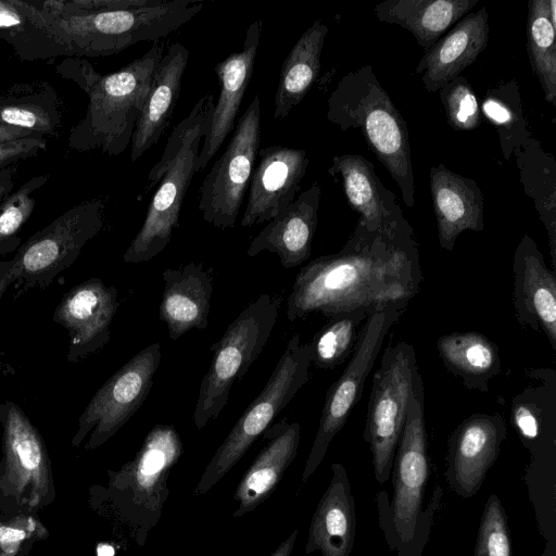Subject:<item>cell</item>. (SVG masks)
Masks as SVG:
<instances>
[{
	"mask_svg": "<svg viewBox=\"0 0 556 556\" xmlns=\"http://www.w3.org/2000/svg\"><path fill=\"white\" fill-rule=\"evenodd\" d=\"M422 275L409 223L377 231L357 222L342 249L304 265L287 300L290 321L313 313L331 317L357 308L409 302Z\"/></svg>",
	"mask_w": 556,
	"mask_h": 556,
	"instance_id": "obj_1",
	"label": "cell"
},
{
	"mask_svg": "<svg viewBox=\"0 0 556 556\" xmlns=\"http://www.w3.org/2000/svg\"><path fill=\"white\" fill-rule=\"evenodd\" d=\"M391 501L384 491L377 493L379 525L384 539L397 556H420L441 504L442 490L433 491L427 510L422 497L429 477L425 388L418 366L414 370L407 414L392 466Z\"/></svg>",
	"mask_w": 556,
	"mask_h": 556,
	"instance_id": "obj_2",
	"label": "cell"
},
{
	"mask_svg": "<svg viewBox=\"0 0 556 556\" xmlns=\"http://www.w3.org/2000/svg\"><path fill=\"white\" fill-rule=\"evenodd\" d=\"M182 454L179 433L170 425H156L135 457L118 470H108V483L89 489V506L99 515L125 525L143 546L157 523L169 495L167 479Z\"/></svg>",
	"mask_w": 556,
	"mask_h": 556,
	"instance_id": "obj_3",
	"label": "cell"
},
{
	"mask_svg": "<svg viewBox=\"0 0 556 556\" xmlns=\"http://www.w3.org/2000/svg\"><path fill=\"white\" fill-rule=\"evenodd\" d=\"M327 118L340 130L358 129L400 188L405 205L415 204L408 128L370 65L340 78L327 101Z\"/></svg>",
	"mask_w": 556,
	"mask_h": 556,
	"instance_id": "obj_4",
	"label": "cell"
},
{
	"mask_svg": "<svg viewBox=\"0 0 556 556\" xmlns=\"http://www.w3.org/2000/svg\"><path fill=\"white\" fill-rule=\"evenodd\" d=\"M163 50V45L155 43L118 71L100 76L87 93L89 103L85 117L70 132V148L101 150L113 156L127 149Z\"/></svg>",
	"mask_w": 556,
	"mask_h": 556,
	"instance_id": "obj_5",
	"label": "cell"
},
{
	"mask_svg": "<svg viewBox=\"0 0 556 556\" xmlns=\"http://www.w3.org/2000/svg\"><path fill=\"white\" fill-rule=\"evenodd\" d=\"M203 5L202 1L151 0L135 9L48 14L66 35L73 56L96 58L164 38L192 20Z\"/></svg>",
	"mask_w": 556,
	"mask_h": 556,
	"instance_id": "obj_6",
	"label": "cell"
},
{
	"mask_svg": "<svg viewBox=\"0 0 556 556\" xmlns=\"http://www.w3.org/2000/svg\"><path fill=\"white\" fill-rule=\"evenodd\" d=\"M104 203L93 199L77 204L18 247L16 254L0 267V307L12 289L18 295L43 289L71 267L84 247L103 227Z\"/></svg>",
	"mask_w": 556,
	"mask_h": 556,
	"instance_id": "obj_7",
	"label": "cell"
},
{
	"mask_svg": "<svg viewBox=\"0 0 556 556\" xmlns=\"http://www.w3.org/2000/svg\"><path fill=\"white\" fill-rule=\"evenodd\" d=\"M312 353L309 342L294 333L267 383L239 417L204 469L193 494L205 495L220 481L263 434L275 417L308 381Z\"/></svg>",
	"mask_w": 556,
	"mask_h": 556,
	"instance_id": "obj_8",
	"label": "cell"
},
{
	"mask_svg": "<svg viewBox=\"0 0 556 556\" xmlns=\"http://www.w3.org/2000/svg\"><path fill=\"white\" fill-rule=\"evenodd\" d=\"M279 301L267 293L252 301L211 346V365L203 376L193 412L202 430L215 420L228 402L235 381L240 380L265 348L278 318Z\"/></svg>",
	"mask_w": 556,
	"mask_h": 556,
	"instance_id": "obj_9",
	"label": "cell"
},
{
	"mask_svg": "<svg viewBox=\"0 0 556 556\" xmlns=\"http://www.w3.org/2000/svg\"><path fill=\"white\" fill-rule=\"evenodd\" d=\"M0 515L37 513L55 500L52 463L43 437L25 412L3 402Z\"/></svg>",
	"mask_w": 556,
	"mask_h": 556,
	"instance_id": "obj_10",
	"label": "cell"
},
{
	"mask_svg": "<svg viewBox=\"0 0 556 556\" xmlns=\"http://www.w3.org/2000/svg\"><path fill=\"white\" fill-rule=\"evenodd\" d=\"M214 104V96L207 93L192 108L191 126L160 180L143 224L124 253V262L139 264L150 261L169 243L174 229L179 226L187 190L193 175L198 173L200 144L206 134Z\"/></svg>",
	"mask_w": 556,
	"mask_h": 556,
	"instance_id": "obj_11",
	"label": "cell"
},
{
	"mask_svg": "<svg viewBox=\"0 0 556 556\" xmlns=\"http://www.w3.org/2000/svg\"><path fill=\"white\" fill-rule=\"evenodd\" d=\"M417 367L415 348L405 341L389 343L372 379L364 440L368 443L374 473L383 484L392 471L394 455L405 422Z\"/></svg>",
	"mask_w": 556,
	"mask_h": 556,
	"instance_id": "obj_12",
	"label": "cell"
},
{
	"mask_svg": "<svg viewBox=\"0 0 556 556\" xmlns=\"http://www.w3.org/2000/svg\"><path fill=\"white\" fill-rule=\"evenodd\" d=\"M408 302L375 307L365 320L352 357L326 394L319 426L306 459L302 483L307 482L323 462L334 435L343 428L383 345L384 339L406 309Z\"/></svg>",
	"mask_w": 556,
	"mask_h": 556,
	"instance_id": "obj_13",
	"label": "cell"
},
{
	"mask_svg": "<svg viewBox=\"0 0 556 556\" xmlns=\"http://www.w3.org/2000/svg\"><path fill=\"white\" fill-rule=\"evenodd\" d=\"M161 344L152 343L138 352L94 393L78 418L71 445L86 451L108 442L140 408L148 396L161 364Z\"/></svg>",
	"mask_w": 556,
	"mask_h": 556,
	"instance_id": "obj_14",
	"label": "cell"
},
{
	"mask_svg": "<svg viewBox=\"0 0 556 556\" xmlns=\"http://www.w3.org/2000/svg\"><path fill=\"white\" fill-rule=\"evenodd\" d=\"M261 142V101L255 94L244 111L225 152L214 163L200 187L199 210L203 219L218 229L237 222L250 184Z\"/></svg>",
	"mask_w": 556,
	"mask_h": 556,
	"instance_id": "obj_15",
	"label": "cell"
},
{
	"mask_svg": "<svg viewBox=\"0 0 556 556\" xmlns=\"http://www.w3.org/2000/svg\"><path fill=\"white\" fill-rule=\"evenodd\" d=\"M529 383L511 400L510 422L531 454L528 482L555 470L556 462V371L531 368Z\"/></svg>",
	"mask_w": 556,
	"mask_h": 556,
	"instance_id": "obj_16",
	"label": "cell"
},
{
	"mask_svg": "<svg viewBox=\"0 0 556 556\" xmlns=\"http://www.w3.org/2000/svg\"><path fill=\"white\" fill-rule=\"evenodd\" d=\"M118 305L116 288L100 278L83 281L63 295L52 319L67 331V362H81L106 345Z\"/></svg>",
	"mask_w": 556,
	"mask_h": 556,
	"instance_id": "obj_17",
	"label": "cell"
},
{
	"mask_svg": "<svg viewBox=\"0 0 556 556\" xmlns=\"http://www.w3.org/2000/svg\"><path fill=\"white\" fill-rule=\"evenodd\" d=\"M505 438L500 414L476 413L456 427L448 441L445 479L458 496L468 498L480 490Z\"/></svg>",
	"mask_w": 556,
	"mask_h": 556,
	"instance_id": "obj_18",
	"label": "cell"
},
{
	"mask_svg": "<svg viewBox=\"0 0 556 556\" xmlns=\"http://www.w3.org/2000/svg\"><path fill=\"white\" fill-rule=\"evenodd\" d=\"M258 156L249 184L242 227L269 222L285 211L295 200L309 164L305 150L283 146L263 148Z\"/></svg>",
	"mask_w": 556,
	"mask_h": 556,
	"instance_id": "obj_19",
	"label": "cell"
},
{
	"mask_svg": "<svg viewBox=\"0 0 556 556\" xmlns=\"http://www.w3.org/2000/svg\"><path fill=\"white\" fill-rule=\"evenodd\" d=\"M513 304L517 321L543 331L556 351V277L534 240L525 235L514 252Z\"/></svg>",
	"mask_w": 556,
	"mask_h": 556,
	"instance_id": "obj_20",
	"label": "cell"
},
{
	"mask_svg": "<svg viewBox=\"0 0 556 556\" xmlns=\"http://www.w3.org/2000/svg\"><path fill=\"white\" fill-rule=\"evenodd\" d=\"M262 21L248 27L240 52H235L215 66L219 96L214 104L197 169H204L233 130L242 99L250 84L262 33Z\"/></svg>",
	"mask_w": 556,
	"mask_h": 556,
	"instance_id": "obj_21",
	"label": "cell"
},
{
	"mask_svg": "<svg viewBox=\"0 0 556 556\" xmlns=\"http://www.w3.org/2000/svg\"><path fill=\"white\" fill-rule=\"evenodd\" d=\"M320 197V186L315 181L254 237L247 255L253 257L263 251L276 253L287 269L307 261L317 227Z\"/></svg>",
	"mask_w": 556,
	"mask_h": 556,
	"instance_id": "obj_22",
	"label": "cell"
},
{
	"mask_svg": "<svg viewBox=\"0 0 556 556\" xmlns=\"http://www.w3.org/2000/svg\"><path fill=\"white\" fill-rule=\"evenodd\" d=\"M486 7L463 16L452 29L425 51L415 72L421 74L425 88L439 91L458 77L486 48L489 40Z\"/></svg>",
	"mask_w": 556,
	"mask_h": 556,
	"instance_id": "obj_23",
	"label": "cell"
},
{
	"mask_svg": "<svg viewBox=\"0 0 556 556\" xmlns=\"http://www.w3.org/2000/svg\"><path fill=\"white\" fill-rule=\"evenodd\" d=\"M328 173L341 178L348 202L359 214L358 222L369 229L386 232L408 223L395 194L384 187L372 163L364 156H333Z\"/></svg>",
	"mask_w": 556,
	"mask_h": 556,
	"instance_id": "obj_24",
	"label": "cell"
},
{
	"mask_svg": "<svg viewBox=\"0 0 556 556\" xmlns=\"http://www.w3.org/2000/svg\"><path fill=\"white\" fill-rule=\"evenodd\" d=\"M263 433L266 443L244 472L233 494L238 504L233 517H242L265 502L298 454L301 438L299 422H289L285 418L269 425Z\"/></svg>",
	"mask_w": 556,
	"mask_h": 556,
	"instance_id": "obj_25",
	"label": "cell"
},
{
	"mask_svg": "<svg viewBox=\"0 0 556 556\" xmlns=\"http://www.w3.org/2000/svg\"><path fill=\"white\" fill-rule=\"evenodd\" d=\"M430 192L439 243L452 251L465 230L484 228V201L478 184L439 164L430 168Z\"/></svg>",
	"mask_w": 556,
	"mask_h": 556,
	"instance_id": "obj_26",
	"label": "cell"
},
{
	"mask_svg": "<svg viewBox=\"0 0 556 556\" xmlns=\"http://www.w3.org/2000/svg\"><path fill=\"white\" fill-rule=\"evenodd\" d=\"M331 479L318 502L308 528L305 554L350 556L356 534V513L348 472L342 464L331 465Z\"/></svg>",
	"mask_w": 556,
	"mask_h": 556,
	"instance_id": "obj_27",
	"label": "cell"
},
{
	"mask_svg": "<svg viewBox=\"0 0 556 556\" xmlns=\"http://www.w3.org/2000/svg\"><path fill=\"white\" fill-rule=\"evenodd\" d=\"M0 39L10 45L22 61L73 56L64 31L33 1L0 0Z\"/></svg>",
	"mask_w": 556,
	"mask_h": 556,
	"instance_id": "obj_28",
	"label": "cell"
},
{
	"mask_svg": "<svg viewBox=\"0 0 556 556\" xmlns=\"http://www.w3.org/2000/svg\"><path fill=\"white\" fill-rule=\"evenodd\" d=\"M188 59V49L179 42H174L156 65L149 96L131 137L132 162L155 144L169 126L179 99Z\"/></svg>",
	"mask_w": 556,
	"mask_h": 556,
	"instance_id": "obj_29",
	"label": "cell"
},
{
	"mask_svg": "<svg viewBox=\"0 0 556 556\" xmlns=\"http://www.w3.org/2000/svg\"><path fill=\"white\" fill-rule=\"evenodd\" d=\"M164 290L160 319L176 340L189 330L205 329L208 324L213 280L201 264L191 262L178 269L163 271Z\"/></svg>",
	"mask_w": 556,
	"mask_h": 556,
	"instance_id": "obj_30",
	"label": "cell"
},
{
	"mask_svg": "<svg viewBox=\"0 0 556 556\" xmlns=\"http://www.w3.org/2000/svg\"><path fill=\"white\" fill-rule=\"evenodd\" d=\"M477 3L478 0H387L375 5V14L380 22L407 29L427 51Z\"/></svg>",
	"mask_w": 556,
	"mask_h": 556,
	"instance_id": "obj_31",
	"label": "cell"
},
{
	"mask_svg": "<svg viewBox=\"0 0 556 556\" xmlns=\"http://www.w3.org/2000/svg\"><path fill=\"white\" fill-rule=\"evenodd\" d=\"M328 27L315 21L291 48L279 74L274 100V118L287 117L316 81Z\"/></svg>",
	"mask_w": 556,
	"mask_h": 556,
	"instance_id": "obj_32",
	"label": "cell"
},
{
	"mask_svg": "<svg viewBox=\"0 0 556 556\" xmlns=\"http://www.w3.org/2000/svg\"><path fill=\"white\" fill-rule=\"evenodd\" d=\"M437 350L446 369L469 390L488 392L490 380L501 370L497 345L477 331L443 334Z\"/></svg>",
	"mask_w": 556,
	"mask_h": 556,
	"instance_id": "obj_33",
	"label": "cell"
},
{
	"mask_svg": "<svg viewBox=\"0 0 556 556\" xmlns=\"http://www.w3.org/2000/svg\"><path fill=\"white\" fill-rule=\"evenodd\" d=\"M523 190L530 197L547 231L553 271H556V161L530 138L515 153Z\"/></svg>",
	"mask_w": 556,
	"mask_h": 556,
	"instance_id": "obj_34",
	"label": "cell"
},
{
	"mask_svg": "<svg viewBox=\"0 0 556 556\" xmlns=\"http://www.w3.org/2000/svg\"><path fill=\"white\" fill-rule=\"evenodd\" d=\"M0 125L53 135L61 126V112L54 89L47 83L18 89L0 97Z\"/></svg>",
	"mask_w": 556,
	"mask_h": 556,
	"instance_id": "obj_35",
	"label": "cell"
},
{
	"mask_svg": "<svg viewBox=\"0 0 556 556\" xmlns=\"http://www.w3.org/2000/svg\"><path fill=\"white\" fill-rule=\"evenodd\" d=\"M527 50L545 100L556 105V42L555 27L549 20V0L528 2Z\"/></svg>",
	"mask_w": 556,
	"mask_h": 556,
	"instance_id": "obj_36",
	"label": "cell"
},
{
	"mask_svg": "<svg viewBox=\"0 0 556 556\" xmlns=\"http://www.w3.org/2000/svg\"><path fill=\"white\" fill-rule=\"evenodd\" d=\"M480 110L481 114L496 127L506 160L531 138L523 117L519 87L515 79L490 88Z\"/></svg>",
	"mask_w": 556,
	"mask_h": 556,
	"instance_id": "obj_37",
	"label": "cell"
},
{
	"mask_svg": "<svg viewBox=\"0 0 556 556\" xmlns=\"http://www.w3.org/2000/svg\"><path fill=\"white\" fill-rule=\"evenodd\" d=\"M372 309L357 308L329 317L309 341L312 363L319 369H333L353 353L366 318Z\"/></svg>",
	"mask_w": 556,
	"mask_h": 556,
	"instance_id": "obj_38",
	"label": "cell"
},
{
	"mask_svg": "<svg viewBox=\"0 0 556 556\" xmlns=\"http://www.w3.org/2000/svg\"><path fill=\"white\" fill-rule=\"evenodd\" d=\"M48 179V174L34 176L0 202V254L18 248L21 238L17 233L35 210L36 199L33 193L45 186Z\"/></svg>",
	"mask_w": 556,
	"mask_h": 556,
	"instance_id": "obj_39",
	"label": "cell"
},
{
	"mask_svg": "<svg viewBox=\"0 0 556 556\" xmlns=\"http://www.w3.org/2000/svg\"><path fill=\"white\" fill-rule=\"evenodd\" d=\"M49 536L37 513L0 515V556H29Z\"/></svg>",
	"mask_w": 556,
	"mask_h": 556,
	"instance_id": "obj_40",
	"label": "cell"
},
{
	"mask_svg": "<svg viewBox=\"0 0 556 556\" xmlns=\"http://www.w3.org/2000/svg\"><path fill=\"white\" fill-rule=\"evenodd\" d=\"M448 124L456 130H473L481 124V110L469 81L458 76L439 90Z\"/></svg>",
	"mask_w": 556,
	"mask_h": 556,
	"instance_id": "obj_41",
	"label": "cell"
},
{
	"mask_svg": "<svg viewBox=\"0 0 556 556\" xmlns=\"http://www.w3.org/2000/svg\"><path fill=\"white\" fill-rule=\"evenodd\" d=\"M475 556H511V542L505 509L497 497L488 498L481 516Z\"/></svg>",
	"mask_w": 556,
	"mask_h": 556,
	"instance_id": "obj_42",
	"label": "cell"
},
{
	"mask_svg": "<svg viewBox=\"0 0 556 556\" xmlns=\"http://www.w3.org/2000/svg\"><path fill=\"white\" fill-rule=\"evenodd\" d=\"M47 148L43 136H31L0 142V172L20 161L36 156Z\"/></svg>",
	"mask_w": 556,
	"mask_h": 556,
	"instance_id": "obj_43",
	"label": "cell"
},
{
	"mask_svg": "<svg viewBox=\"0 0 556 556\" xmlns=\"http://www.w3.org/2000/svg\"><path fill=\"white\" fill-rule=\"evenodd\" d=\"M56 72L75 81L86 93L101 76L89 62L72 58L64 60L56 67Z\"/></svg>",
	"mask_w": 556,
	"mask_h": 556,
	"instance_id": "obj_44",
	"label": "cell"
},
{
	"mask_svg": "<svg viewBox=\"0 0 556 556\" xmlns=\"http://www.w3.org/2000/svg\"><path fill=\"white\" fill-rule=\"evenodd\" d=\"M15 166L12 165L0 172V202H2L14 188Z\"/></svg>",
	"mask_w": 556,
	"mask_h": 556,
	"instance_id": "obj_45",
	"label": "cell"
},
{
	"mask_svg": "<svg viewBox=\"0 0 556 556\" xmlns=\"http://www.w3.org/2000/svg\"><path fill=\"white\" fill-rule=\"evenodd\" d=\"M31 136H42V135L33 132L29 130H25L22 128L0 125V142L16 140V139L31 137Z\"/></svg>",
	"mask_w": 556,
	"mask_h": 556,
	"instance_id": "obj_46",
	"label": "cell"
},
{
	"mask_svg": "<svg viewBox=\"0 0 556 556\" xmlns=\"http://www.w3.org/2000/svg\"><path fill=\"white\" fill-rule=\"evenodd\" d=\"M299 530H294L269 556H291Z\"/></svg>",
	"mask_w": 556,
	"mask_h": 556,
	"instance_id": "obj_47",
	"label": "cell"
},
{
	"mask_svg": "<svg viewBox=\"0 0 556 556\" xmlns=\"http://www.w3.org/2000/svg\"><path fill=\"white\" fill-rule=\"evenodd\" d=\"M0 374L3 376H14L16 374V370L14 367H12L10 364L4 363L0 359ZM3 415V402L0 401V426Z\"/></svg>",
	"mask_w": 556,
	"mask_h": 556,
	"instance_id": "obj_48",
	"label": "cell"
},
{
	"mask_svg": "<svg viewBox=\"0 0 556 556\" xmlns=\"http://www.w3.org/2000/svg\"><path fill=\"white\" fill-rule=\"evenodd\" d=\"M556 545L555 541H547V544L545 546V549L542 554V556H556Z\"/></svg>",
	"mask_w": 556,
	"mask_h": 556,
	"instance_id": "obj_49",
	"label": "cell"
},
{
	"mask_svg": "<svg viewBox=\"0 0 556 556\" xmlns=\"http://www.w3.org/2000/svg\"><path fill=\"white\" fill-rule=\"evenodd\" d=\"M549 20L556 28V0H549Z\"/></svg>",
	"mask_w": 556,
	"mask_h": 556,
	"instance_id": "obj_50",
	"label": "cell"
},
{
	"mask_svg": "<svg viewBox=\"0 0 556 556\" xmlns=\"http://www.w3.org/2000/svg\"><path fill=\"white\" fill-rule=\"evenodd\" d=\"M4 261L0 260V267L3 265Z\"/></svg>",
	"mask_w": 556,
	"mask_h": 556,
	"instance_id": "obj_51",
	"label": "cell"
}]
</instances>
